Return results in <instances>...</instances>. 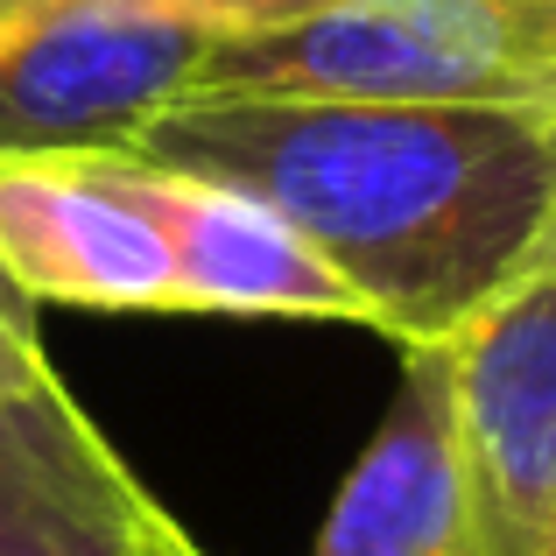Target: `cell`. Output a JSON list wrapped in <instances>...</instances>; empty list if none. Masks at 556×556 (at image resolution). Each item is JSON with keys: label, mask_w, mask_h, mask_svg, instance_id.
I'll return each instance as SVG.
<instances>
[{"label": "cell", "mask_w": 556, "mask_h": 556, "mask_svg": "<svg viewBox=\"0 0 556 556\" xmlns=\"http://www.w3.org/2000/svg\"><path fill=\"white\" fill-rule=\"evenodd\" d=\"M444 345L472 556H556V232Z\"/></svg>", "instance_id": "3"}, {"label": "cell", "mask_w": 556, "mask_h": 556, "mask_svg": "<svg viewBox=\"0 0 556 556\" xmlns=\"http://www.w3.org/2000/svg\"><path fill=\"white\" fill-rule=\"evenodd\" d=\"M121 204H135L169 247L184 311L218 317H325V325H367V303L282 226L261 198L149 155H78Z\"/></svg>", "instance_id": "5"}, {"label": "cell", "mask_w": 556, "mask_h": 556, "mask_svg": "<svg viewBox=\"0 0 556 556\" xmlns=\"http://www.w3.org/2000/svg\"><path fill=\"white\" fill-rule=\"evenodd\" d=\"M0 268L28 303L78 311H184L169 247L78 155L0 163Z\"/></svg>", "instance_id": "6"}, {"label": "cell", "mask_w": 556, "mask_h": 556, "mask_svg": "<svg viewBox=\"0 0 556 556\" xmlns=\"http://www.w3.org/2000/svg\"><path fill=\"white\" fill-rule=\"evenodd\" d=\"M121 155L261 198L402 345H437L556 232V113L177 99Z\"/></svg>", "instance_id": "1"}, {"label": "cell", "mask_w": 556, "mask_h": 556, "mask_svg": "<svg viewBox=\"0 0 556 556\" xmlns=\"http://www.w3.org/2000/svg\"><path fill=\"white\" fill-rule=\"evenodd\" d=\"M36 380H50V359H42V339H36V303L0 268V402L36 388Z\"/></svg>", "instance_id": "10"}, {"label": "cell", "mask_w": 556, "mask_h": 556, "mask_svg": "<svg viewBox=\"0 0 556 556\" xmlns=\"http://www.w3.org/2000/svg\"><path fill=\"white\" fill-rule=\"evenodd\" d=\"M149 556H198V549L184 543V529H177V521H163V529H155V543H149Z\"/></svg>", "instance_id": "11"}, {"label": "cell", "mask_w": 556, "mask_h": 556, "mask_svg": "<svg viewBox=\"0 0 556 556\" xmlns=\"http://www.w3.org/2000/svg\"><path fill=\"white\" fill-rule=\"evenodd\" d=\"M184 99L556 113V0H331L218 36Z\"/></svg>", "instance_id": "2"}, {"label": "cell", "mask_w": 556, "mask_h": 556, "mask_svg": "<svg viewBox=\"0 0 556 556\" xmlns=\"http://www.w3.org/2000/svg\"><path fill=\"white\" fill-rule=\"evenodd\" d=\"M218 36L226 28L149 8H64L0 28V163L127 149L198 85Z\"/></svg>", "instance_id": "4"}, {"label": "cell", "mask_w": 556, "mask_h": 556, "mask_svg": "<svg viewBox=\"0 0 556 556\" xmlns=\"http://www.w3.org/2000/svg\"><path fill=\"white\" fill-rule=\"evenodd\" d=\"M163 521L56 374L0 402V556H149Z\"/></svg>", "instance_id": "8"}, {"label": "cell", "mask_w": 556, "mask_h": 556, "mask_svg": "<svg viewBox=\"0 0 556 556\" xmlns=\"http://www.w3.org/2000/svg\"><path fill=\"white\" fill-rule=\"evenodd\" d=\"M64 8H149V14H190V22L212 28H275L296 22L311 8H331V0H0V28L28 22V14H64Z\"/></svg>", "instance_id": "9"}, {"label": "cell", "mask_w": 556, "mask_h": 556, "mask_svg": "<svg viewBox=\"0 0 556 556\" xmlns=\"http://www.w3.org/2000/svg\"><path fill=\"white\" fill-rule=\"evenodd\" d=\"M311 556H472L451 345H402V380L374 444L345 472Z\"/></svg>", "instance_id": "7"}]
</instances>
